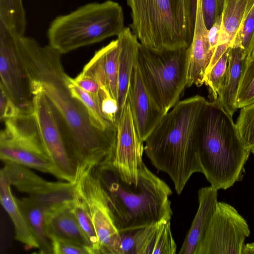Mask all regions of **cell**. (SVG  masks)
<instances>
[{
    "label": "cell",
    "instance_id": "cell-23",
    "mask_svg": "<svg viewBox=\"0 0 254 254\" xmlns=\"http://www.w3.org/2000/svg\"><path fill=\"white\" fill-rule=\"evenodd\" d=\"M254 5V0H223L221 27L217 45H232Z\"/></svg>",
    "mask_w": 254,
    "mask_h": 254
},
{
    "label": "cell",
    "instance_id": "cell-35",
    "mask_svg": "<svg viewBox=\"0 0 254 254\" xmlns=\"http://www.w3.org/2000/svg\"><path fill=\"white\" fill-rule=\"evenodd\" d=\"M204 21L209 30L222 14L223 0H201Z\"/></svg>",
    "mask_w": 254,
    "mask_h": 254
},
{
    "label": "cell",
    "instance_id": "cell-37",
    "mask_svg": "<svg viewBox=\"0 0 254 254\" xmlns=\"http://www.w3.org/2000/svg\"><path fill=\"white\" fill-rule=\"evenodd\" d=\"M73 79L78 86L94 96L101 103L102 91L99 84L94 79L81 72Z\"/></svg>",
    "mask_w": 254,
    "mask_h": 254
},
{
    "label": "cell",
    "instance_id": "cell-7",
    "mask_svg": "<svg viewBox=\"0 0 254 254\" xmlns=\"http://www.w3.org/2000/svg\"><path fill=\"white\" fill-rule=\"evenodd\" d=\"M188 48L154 50L141 44L136 61L152 100L164 115L178 102L187 85Z\"/></svg>",
    "mask_w": 254,
    "mask_h": 254
},
{
    "label": "cell",
    "instance_id": "cell-25",
    "mask_svg": "<svg viewBox=\"0 0 254 254\" xmlns=\"http://www.w3.org/2000/svg\"><path fill=\"white\" fill-rule=\"evenodd\" d=\"M0 24L18 38L24 36L27 20L22 0H0Z\"/></svg>",
    "mask_w": 254,
    "mask_h": 254
},
{
    "label": "cell",
    "instance_id": "cell-33",
    "mask_svg": "<svg viewBox=\"0 0 254 254\" xmlns=\"http://www.w3.org/2000/svg\"><path fill=\"white\" fill-rule=\"evenodd\" d=\"M51 238L54 254H93L89 248L75 241L54 236Z\"/></svg>",
    "mask_w": 254,
    "mask_h": 254
},
{
    "label": "cell",
    "instance_id": "cell-20",
    "mask_svg": "<svg viewBox=\"0 0 254 254\" xmlns=\"http://www.w3.org/2000/svg\"><path fill=\"white\" fill-rule=\"evenodd\" d=\"M10 186L6 176L1 170L0 203L12 221L15 229V238L24 244L27 249H38V245L27 226L24 215L17 203V198L11 192Z\"/></svg>",
    "mask_w": 254,
    "mask_h": 254
},
{
    "label": "cell",
    "instance_id": "cell-11",
    "mask_svg": "<svg viewBox=\"0 0 254 254\" xmlns=\"http://www.w3.org/2000/svg\"><path fill=\"white\" fill-rule=\"evenodd\" d=\"M0 24V86L23 113L33 111V95L18 39Z\"/></svg>",
    "mask_w": 254,
    "mask_h": 254
},
{
    "label": "cell",
    "instance_id": "cell-15",
    "mask_svg": "<svg viewBox=\"0 0 254 254\" xmlns=\"http://www.w3.org/2000/svg\"><path fill=\"white\" fill-rule=\"evenodd\" d=\"M214 52L209 43L208 29L204 21L201 0H197L193 37L188 47L187 87L193 85L200 86L204 83L206 69Z\"/></svg>",
    "mask_w": 254,
    "mask_h": 254
},
{
    "label": "cell",
    "instance_id": "cell-34",
    "mask_svg": "<svg viewBox=\"0 0 254 254\" xmlns=\"http://www.w3.org/2000/svg\"><path fill=\"white\" fill-rule=\"evenodd\" d=\"M254 29V5L245 20L231 47H240L243 49L247 56L250 42Z\"/></svg>",
    "mask_w": 254,
    "mask_h": 254
},
{
    "label": "cell",
    "instance_id": "cell-22",
    "mask_svg": "<svg viewBox=\"0 0 254 254\" xmlns=\"http://www.w3.org/2000/svg\"><path fill=\"white\" fill-rule=\"evenodd\" d=\"M27 226L38 245L39 253L53 254L52 240L46 224V212L30 197L17 199Z\"/></svg>",
    "mask_w": 254,
    "mask_h": 254
},
{
    "label": "cell",
    "instance_id": "cell-12",
    "mask_svg": "<svg viewBox=\"0 0 254 254\" xmlns=\"http://www.w3.org/2000/svg\"><path fill=\"white\" fill-rule=\"evenodd\" d=\"M143 142L139 138L127 99L121 116L116 123V139L112 156L108 163L122 180L136 186L144 163Z\"/></svg>",
    "mask_w": 254,
    "mask_h": 254
},
{
    "label": "cell",
    "instance_id": "cell-1",
    "mask_svg": "<svg viewBox=\"0 0 254 254\" xmlns=\"http://www.w3.org/2000/svg\"><path fill=\"white\" fill-rule=\"evenodd\" d=\"M18 43L32 95L38 91L44 93L65 130L77 180L110 160L115 148L116 128L108 130L98 128L85 105L71 94L62 54L49 44L42 46L25 35L18 38Z\"/></svg>",
    "mask_w": 254,
    "mask_h": 254
},
{
    "label": "cell",
    "instance_id": "cell-10",
    "mask_svg": "<svg viewBox=\"0 0 254 254\" xmlns=\"http://www.w3.org/2000/svg\"><path fill=\"white\" fill-rule=\"evenodd\" d=\"M4 163L1 170L10 184L28 193L46 213L71 206L77 199L76 183L48 182L25 166L11 162Z\"/></svg>",
    "mask_w": 254,
    "mask_h": 254
},
{
    "label": "cell",
    "instance_id": "cell-28",
    "mask_svg": "<svg viewBox=\"0 0 254 254\" xmlns=\"http://www.w3.org/2000/svg\"><path fill=\"white\" fill-rule=\"evenodd\" d=\"M176 250L177 245L172 234L170 221L161 222L147 254H175Z\"/></svg>",
    "mask_w": 254,
    "mask_h": 254
},
{
    "label": "cell",
    "instance_id": "cell-5",
    "mask_svg": "<svg viewBox=\"0 0 254 254\" xmlns=\"http://www.w3.org/2000/svg\"><path fill=\"white\" fill-rule=\"evenodd\" d=\"M129 27L154 50L188 48L193 37L197 0H127Z\"/></svg>",
    "mask_w": 254,
    "mask_h": 254
},
{
    "label": "cell",
    "instance_id": "cell-14",
    "mask_svg": "<svg viewBox=\"0 0 254 254\" xmlns=\"http://www.w3.org/2000/svg\"><path fill=\"white\" fill-rule=\"evenodd\" d=\"M127 100L137 133L140 140L144 142L164 114L155 105L145 86L136 57Z\"/></svg>",
    "mask_w": 254,
    "mask_h": 254
},
{
    "label": "cell",
    "instance_id": "cell-41",
    "mask_svg": "<svg viewBox=\"0 0 254 254\" xmlns=\"http://www.w3.org/2000/svg\"><path fill=\"white\" fill-rule=\"evenodd\" d=\"M241 254H254V242L245 244Z\"/></svg>",
    "mask_w": 254,
    "mask_h": 254
},
{
    "label": "cell",
    "instance_id": "cell-13",
    "mask_svg": "<svg viewBox=\"0 0 254 254\" xmlns=\"http://www.w3.org/2000/svg\"><path fill=\"white\" fill-rule=\"evenodd\" d=\"M76 190L94 225L100 253L119 254L120 232L100 198L94 175L91 172L83 175L76 183Z\"/></svg>",
    "mask_w": 254,
    "mask_h": 254
},
{
    "label": "cell",
    "instance_id": "cell-27",
    "mask_svg": "<svg viewBox=\"0 0 254 254\" xmlns=\"http://www.w3.org/2000/svg\"><path fill=\"white\" fill-rule=\"evenodd\" d=\"M109 91L117 101L119 61V44L118 39L99 49Z\"/></svg>",
    "mask_w": 254,
    "mask_h": 254
},
{
    "label": "cell",
    "instance_id": "cell-3",
    "mask_svg": "<svg viewBox=\"0 0 254 254\" xmlns=\"http://www.w3.org/2000/svg\"><path fill=\"white\" fill-rule=\"evenodd\" d=\"M93 169L100 198L120 232L170 221L172 190L144 163L136 186L123 181L108 163Z\"/></svg>",
    "mask_w": 254,
    "mask_h": 254
},
{
    "label": "cell",
    "instance_id": "cell-29",
    "mask_svg": "<svg viewBox=\"0 0 254 254\" xmlns=\"http://www.w3.org/2000/svg\"><path fill=\"white\" fill-rule=\"evenodd\" d=\"M254 103V57L247 59L236 99L238 108Z\"/></svg>",
    "mask_w": 254,
    "mask_h": 254
},
{
    "label": "cell",
    "instance_id": "cell-17",
    "mask_svg": "<svg viewBox=\"0 0 254 254\" xmlns=\"http://www.w3.org/2000/svg\"><path fill=\"white\" fill-rule=\"evenodd\" d=\"M117 37L119 44V61L117 96L118 111L116 123L121 116L127 98L130 77L140 43L130 27H125Z\"/></svg>",
    "mask_w": 254,
    "mask_h": 254
},
{
    "label": "cell",
    "instance_id": "cell-6",
    "mask_svg": "<svg viewBox=\"0 0 254 254\" xmlns=\"http://www.w3.org/2000/svg\"><path fill=\"white\" fill-rule=\"evenodd\" d=\"M123 8L117 2H92L52 20L49 45L61 54L119 36L125 28Z\"/></svg>",
    "mask_w": 254,
    "mask_h": 254
},
{
    "label": "cell",
    "instance_id": "cell-30",
    "mask_svg": "<svg viewBox=\"0 0 254 254\" xmlns=\"http://www.w3.org/2000/svg\"><path fill=\"white\" fill-rule=\"evenodd\" d=\"M229 48L204 76V83L207 86L209 94L214 100L218 99L225 79L228 66Z\"/></svg>",
    "mask_w": 254,
    "mask_h": 254
},
{
    "label": "cell",
    "instance_id": "cell-24",
    "mask_svg": "<svg viewBox=\"0 0 254 254\" xmlns=\"http://www.w3.org/2000/svg\"><path fill=\"white\" fill-rule=\"evenodd\" d=\"M160 223L120 232V254H147V250Z\"/></svg>",
    "mask_w": 254,
    "mask_h": 254
},
{
    "label": "cell",
    "instance_id": "cell-26",
    "mask_svg": "<svg viewBox=\"0 0 254 254\" xmlns=\"http://www.w3.org/2000/svg\"><path fill=\"white\" fill-rule=\"evenodd\" d=\"M68 84L71 94L86 107L89 114L95 125L102 130H108L116 128V126L107 120L104 116L100 107V102L91 94L87 92L69 76Z\"/></svg>",
    "mask_w": 254,
    "mask_h": 254
},
{
    "label": "cell",
    "instance_id": "cell-39",
    "mask_svg": "<svg viewBox=\"0 0 254 254\" xmlns=\"http://www.w3.org/2000/svg\"><path fill=\"white\" fill-rule=\"evenodd\" d=\"M221 23L222 14L218 17L211 28L208 30V39L209 43L211 48L214 50L218 44L221 31Z\"/></svg>",
    "mask_w": 254,
    "mask_h": 254
},
{
    "label": "cell",
    "instance_id": "cell-4",
    "mask_svg": "<svg viewBox=\"0 0 254 254\" xmlns=\"http://www.w3.org/2000/svg\"><path fill=\"white\" fill-rule=\"evenodd\" d=\"M202 172L211 186L226 190L241 181L251 151L244 145L236 124L216 100L207 101L198 127Z\"/></svg>",
    "mask_w": 254,
    "mask_h": 254
},
{
    "label": "cell",
    "instance_id": "cell-18",
    "mask_svg": "<svg viewBox=\"0 0 254 254\" xmlns=\"http://www.w3.org/2000/svg\"><path fill=\"white\" fill-rule=\"evenodd\" d=\"M218 190L210 186L198 191V207L179 254H194L197 245L215 211Z\"/></svg>",
    "mask_w": 254,
    "mask_h": 254
},
{
    "label": "cell",
    "instance_id": "cell-36",
    "mask_svg": "<svg viewBox=\"0 0 254 254\" xmlns=\"http://www.w3.org/2000/svg\"><path fill=\"white\" fill-rule=\"evenodd\" d=\"M22 111L0 86V118L1 121L14 118Z\"/></svg>",
    "mask_w": 254,
    "mask_h": 254
},
{
    "label": "cell",
    "instance_id": "cell-2",
    "mask_svg": "<svg viewBox=\"0 0 254 254\" xmlns=\"http://www.w3.org/2000/svg\"><path fill=\"white\" fill-rule=\"evenodd\" d=\"M206 101L199 95L180 101L144 141L146 156L156 169L169 175L178 194L193 173L202 172L198 127Z\"/></svg>",
    "mask_w": 254,
    "mask_h": 254
},
{
    "label": "cell",
    "instance_id": "cell-9",
    "mask_svg": "<svg viewBox=\"0 0 254 254\" xmlns=\"http://www.w3.org/2000/svg\"><path fill=\"white\" fill-rule=\"evenodd\" d=\"M250 230L230 204L217 201L212 217L194 254H241Z\"/></svg>",
    "mask_w": 254,
    "mask_h": 254
},
{
    "label": "cell",
    "instance_id": "cell-38",
    "mask_svg": "<svg viewBox=\"0 0 254 254\" xmlns=\"http://www.w3.org/2000/svg\"><path fill=\"white\" fill-rule=\"evenodd\" d=\"M100 107L105 118L116 126V117L118 111L117 100L104 94L101 100Z\"/></svg>",
    "mask_w": 254,
    "mask_h": 254
},
{
    "label": "cell",
    "instance_id": "cell-31",
    "mask_svg": "<svg viewBox=\"0 0 254 254\" xmlns=\"http://www.w3.org/2000/svg\"><path fill=\"white\" fill-rule=\"evenodd\" d=\"M241 109L236 125L244 145L251 151L254 148V103Z\"/></svg>",
    "mask_w": 254,
    "mask_h": 254
},
{
    "label": "cell",
    "instance_id": "cell-32",
    "mask_svg": "<svg viewBox=\"0 0 254 254\" xmlns=\"http://www.w3.org/2000/svg\"><path fill=\"white\" fill-rule=\"evenodd\" d=\"M71 209L89 240L94 254H100L99 243L94 225L89 215L78 197L72 205Z\"/></svg>",
    "mask_w": 254,
    "mask_h": 254
},
{
    "label": "cell",
    "instance_id": "cell-19",
    "mask_svg": "<svg viewBox=\"0 0 254 254\" xmlns=\"http://www.w3.org/2000/svg\"><path fill=\"white\" fill-rule=\"evenodd\" d=\"M246 61L247 56L243 49L229 47L226 73L216 101L232 117L238 109L237 96Z\"/></svg>",
    "mask_w": 254,
    "mask_h": 254
},
{
    "label": "cell",
    "instance_id": "cell-16",
    "mask_svg": "<svg viewBox=\"0 0 254 254\" xmlns=\"http://www.w3.org/2000/svg\"><path fill=\"white\" fill-rule=\"evenodd\" d=\"M0 158L3 162L15 163L58 178L54 166L42 147L0 137Z\"/></svg>",
    "mask_w": 254,
    "mask_h": 254
},
{
    "label": "cell",
    "instance_id": "cell-40",
    "mask_svg": "<svg viewBox=\"0 0 254 254\" xmlns=\"http://www.w3.org/2000/svg\"><path fill=\"white\" fill-rule=\"evenodd\" d=\"M254 57V29L247 51V59Z\"/></svg>",
    "mask_w": 254,
    "mask_h": 254
},
{
    "label": "cell",
    "instance_id": "cell-42",
    "mask_svg": "<svg viewBox=\"0 0 254 254\" xmlns=\"http://www.w3.org/2000/svg\"><path fill=\"white\" fill-rule=\"evenodd\" d=\"M251 152H252L254 155V148L251 150Z\"/></svg>",
    "mask_w": 254,
    "mask_h": 254
},
{
    "label": "cell",
    "instance_id": "cell-8",
    "mask_svg": "<svg viewBox=\"0 0 254 254\" xmlns=\"http://www.w3.org/2000/svg\"><path fill=\"white\" fill-rule=\"evenodd\" d=\"M32 105L43 146L58 178L76 183V167L58 114L42 92L33 94Z\"/></svg>",
    "mask_w": 254,
    "mask_h": 254
},
{
    "label": "cell",
    "instance_id": "cell-21",
    "mask_svg": "<svg viewBox=\"0 0 254 254\" xmlns=\"http://www.w3.org/2000/svg\"><path fill=\"white\" fill-rule=\"evenodd\" d=\"M71 206L64 207L46 213V224L52 236L77 242L89 248L92 246L71 211Z\"/></svg>",
    "mask_w": 254,
    "mask_h": 254
}]
</instances>
